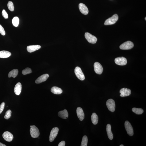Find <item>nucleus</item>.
<instances>
[{
	"label": "nucleus",
	"instance_id": "nucleus-1",
	"mask_svg": "<svg viewBox=\"0 0 146 146\" xmlns=\"http://www.w3.org/2000/svg\"><path fill=\"white\" fill-rule=\"evenodd\" d=\"M118 19V16L117 14H114L111 17L106 19L104 24L106 25H112L115 23Z\"/></svg>",
	"mask_w": 146,
	"mask_h": 146
},
{
	"label": "nucleus",
	"instance_id": "nucleus-2",
	"mask_svg": "<svg viewBox=\"0 0 146 146\" xmlns=\"http://www.w3.org/2000/svg\"><path fill=\"white\" fill-rule=\"evenodd\" d=\"M31 136L33 138H38L40 134L38 128L35 125L32 126L30 130Z\"/></svg>",
	"mask_w": 146,
	"mask_h": 146
},
{
	"label": "nucleus",
	"instance_id": "nucleus-3",
	"mask_svg": "<svg viewBox=\"0 0 146 146\" xmlns=\"http://www.w3.org/2000/svg\"><path fill=\"white\" fill-rule=\"evenodd\" d=\"M85 38L90 43L94 44L96 42L97 40V37L91 34L86 33L85 34Z\"/></svg>",
	"mask_w": 146,
	"mask_h": 146
},
{
	"label": "nucleus",
	"instance_id": "nucleus-4",
	"mask_svg": "<svg viewBox=\"0 0 146 146\" xmlns=\"http://www.w3.org/2000/svg\"><path fill=\"white\" fill-rule=\"evenodd\" d=\"M106 105L108 110L111 112H114L115 110V105L113 100L110 99L107 101Z\"/></svg>",
	"mask_w": 146,
	"mask_h": 146
},
{
	"label": "nucleus",
	"instance_id": "nucleus-5",
	"mask_svg": "<svg viewBox=\"0 0 146 146\" xmlns=\"http://www.w3.org/2000/svg\"><path fill=\"white\" fill-rule=\"evenodd\" d=\"M75 73L77 77L79 80L83 81L85 79V76L83 73L80 67H77L74 70Z\"/></svg>",
	"mask_w": 146,
	"mask_h": 146
},
{
	"label": "nucleus",
	"instance_id": "nucleus-6",
	"mask_svg": "<svg viewBox=\"0 0 146 146\" xmlns=\"http://www.w3.org/2000/svg\"><path fill=\"white\" fill-rule=\"evenodd\" d=\"M134 47V44L130 41H127L122 44L120 46V49L122 50H127L132 49Z\"/></svg>",
	"mask_w": 146,
	"mask_h": 146
},
{
	"label": "nucleus",
	"instance_id": "nucleus-7",
	"mask_svg": "<svg viewBox=\"0 0 146 146\" xmlns=\"http://www.w3.org/2000/svg\"><path fill=\"white\" fill-rule=\"evenodd\" d=\"M125 127L127 134L130 136H133L134 134L133 127L130 123L127 121H126L125 122Z\"/></svg>",
	"mask_w": 146,
	"mask_h": 146
},
{
	"label": "nucleus",
	"instance_id": "nucleus-8",
	"mask_svg": "<svg viewBox=\"0 0 146 146\" xmlns=\"http://www.w3.org/2000/svg\"><path fill=\"white\" fill-rule=\"evenodd\" d=\"M59 131L58 128L57 127L53 128L51 130L49 138L50 142L53 141L57 135Z\"/></svg>",
	"mask_w": 146,
	"mask_h": 146
},
{
	"label": "nucleus",
	"instance_id": "nucleus-9",
	"mask_svg": "<svg viewBox=\"0 0 146 146\" xmlns=\"http://www.w3.org/2000/svg\"><path fill=\"white\" fill-rule=\"evenodd\" d=\"M115 61L117 65H124L127 63V60L124 57H120L116 58Z\"/></svg>",
	"mask_w": 146,
	"mask_h": 146
},
{
	"label": "nucleus",
	"instance_id": "nucleus-10",
	"mask_svg": "<svg viewBox=\"0 0 146 146\" xmlns=\"http://www.w3.org/2000/svg\"><path fill=\"white\" fill-rule=\"evenodd\" d=\"M94 70L97 74H101L102 73L103 69L102 65L98 62H95L94 64Z\"/></svg>",
	"mask_w": 146,
	"mask_h": 146
},
{
	"label": "nucleus",
	"instance_id": "nucleus-11",
	"mask_svg": "<svg viewBox=\"0 0 146 146\" xmlns=\"http://www.w3.org/2000/svg\"><path fill=\"white\" fill-rule=\"evenodd\" d=\"M3 137L5 140L8 142L12 141L14 138L13 135L9 132L7 131L3 133Z\"/></svg>",
	"mask_w": 146,
	"mask_h": 146
},
{
	"label": "nucleus",
	"instance_id": "nucleus-12",
	"mask_svg": "<svg viewBox=\"0 0 146 146\" xmlns=\"http://www.w3.org/2000/svg\"><path fill=\"white\" fill-rule=\"evenodd\" d=\"M79 8L80 12L84 15H86L88 14L89 11L88 8L84 4L80 3L79 4Z\"/></svg>",
	"mask_w": 146,
	"mask_h": 146
},
{
	"label": "nucleus",
	"instance_id": "nucleus-13",
	"mask_svg": "<svg viewBox=\"0 0 146 146\" xmlns=\"http://www.w3.org/2000/svg\"><path fill=\"white\" fill-rule=\"evenodd\" d=\"M121 94L120 96L121 97L127 96L130 95L131 93V90L126 88H122L120 91Z\"/></svg>",
	"mask_w": 146,
	"mask_h": 146
},
{
	"label": "nucleus",
	"instance_id": "nucleus-14",
	"mask_svg": "<svg viewBox=\"0 0 146 146\" xmlns=\"http://www.w3.org/2000/svg\"><path fill=\"white\" fill-rule=\"evenodd\" d=\"M76 113L78 118L80 121H82L84 119L85 115L82 108L80 107L77 108Z\"/></svg>",
	"mask_w": 146,
	"mask_h": 146
},
{
	"label": "nucleus",
	"instance_id": "nucleus-15",
	"mask_svg": "<svg viewBox=\"0 0 146 146\" xmlns=\"http://www.w3.org/2000/svg\"><path fill=\"white\" fill-rule=\"evenodd\" d=\"M49 74H47L42 75L37 78L35 81V82L37 84L43 82L47 80L49 77Z\"/></svg>",
	"mask_w": 146,
	"mask_h": 146
},
{
	"label": "nucleus",
	"instance_id": "nucleus-16",
	"mask_svg": "<svg viewBox=\"0 0 146 146\" xmlns=\"http://www.w3.org/2000/svg\"><path fill=\"white\" fill-rule=\"evenodd\" d=\"M41 46L39 45H31L28 46L27 49L28 52L32 53L40 49Z\"/></svg>",
	"mask_w": 146,
	"mask_h": 146
},
{
	"label": "nucleus",
	"instance_id": "nucleus-17",
	"mask_svg": "<svg viewBox=\"0 0 146 146\" xmlns=\"http://www.w3.org/2000/svg\"><path fill=\"white\" fill-rule=\"evenodd\" d=\"M22 89V85L20 83H17L16 84L14 88V91L15 94L17 95H20Z\"/></svg>",
	"mask_w": 146,
	"mask_h": 146
},
{
	"label": "nucleus",
	"instance_id": "nucleus-18",
	"mask_svg": "<svg viewBox=\"0 0 146 146\" xmlns=\"http://www.w3.org/2000/svg\"><path fill=\"white\" fill-rule=\"evenodd\" d=\"M107 134L108 138L110 140H113V135L111 131V126L110 124H108L106 126V128Z\"/></svg>",
	"mask_w": 146,
	"mask_h": 146
},
{
	"label": "nucleus",
	"instance_id": "nucleus-19",
	"mask_svg": "<svg viewBox=\"0 0 146 146\" xmlns=\"http://www.w3.org/2000/svg\"><path fill=\"white\" fill-rule=\"evenodd\" d=\"M58 115L60 117L64 119H66L68 117V113L66 109L60 111L58 113Z\"/></svg>",
	"mask_w": 146,
	"mask_h": 146
},
{
	"label": "nucleus",
	"instance_id": "nucleus-20",
	"mask_svg": "<svg viewBox=\"0 0 146 146\" xmlns=\"http://www.w3.org/2000/svg\"><path fill=\"white\" fill-rule=\"evenodd\" d=\"M11 55V53L9 51H0V58H6L9 57Z\"/></svg>",
	"mask_w": 146,
	"mask_h": 146
},
{
	"label": "nucleus",
	"instance_id": "nucleus-21",
	"mask_svg": "<svg viewBox=\"0 0 146 146\" xmlns=\"http://www.w3.org/2000/svg\"><path fill=\"white\" fill-rule=\"evenodd\" d=\"M51 92L52 93L57 94H61L63 92V90L61 88L58 87L54 86L51 88Z\"/></svg>",
	"mask_w": 146,
	"mask_h": 146
},
{
	"label": "nucleus",
	"instance_id": "nucleus-22",
	"mask_svg": "<svg viewBox=\"0 0 146 146\" xmlns=\"http://www.w3.org/2000/svg\"><path fill=\"white\" fill-rule=\"evenodd\" d=\"M91 118L92 122L94 125H96L97 124L98 121V117L96 114L95 113H92Z\"/></svg>",
	"mask_w": 146,
	"mask_h": 146
},
{
	"label": "nucleus",
	"instance_id": "nucleus-23",
	"mask_svg": "<svg viewBox=\"0 0 146 146\" xmlns=\"http://www.w3.org/2000/svg\"><path fill=\"white\" fill-rule=\"evenodd\" d=\"M18 70L17 69H15L11 71L9 73L8 77L9 78L12 77L15 78L18 74Z\"/></svg>",
	"mask_w": 146,
	"mask_h": 146
},
{
	"label": "nucleus",
	"instance_id": "nucleus-24",
	"mask_svg": "<svg viewBox=\"0 0 146 146\" xmlns=\"http://www.w3.org/2000/svg\"><path fill=\"white\" fill-rule=\"evenodd\" d=\"M132 111L133 112L137 114V115L142 114L143 113V110L141 108H133L132 109Z\"/></svg>",
	"mask_w": 146,
	"mask_h": 146
},
{
	"label": "nucleus",
	"instance_id": "nucleus-25",
	"mask_svg": "<svg viewBox=\"0 0 146 146\" xmlns=\"http://www.w3.org/2000/svg\"><path fill=\"white\" fill-rule=\"evenodd\" d=\"M19 19L18 17H15L13 18L12 21V24L14 26L17 27L19 24Z\"/></svg>",
	"mask_w": 146,
	"mask_h": 146
},
{
	"label": "nucleus",
	"instance_id": "nucleus-26",
	"mask_svg": "<svg viewBox=\"0 0 146 146\" xmlns=\"http://www.w3.org/2000/svg\"><path fill=\"white\" fill-rule=\"evenodd\" d=\"M88 142V138L86 136H83L81 146H87Z\"/></svg>",
	"mask_w": 146,
	"mask_h": 146
},
{
	"label": "nucleus",
	"instance_id": "nucleus-27",
	"mask_svg": "<svg viewBox=\"0 0 146 146\" xmlns=\"http://www.w3.org/2000/svg\"><path fill=\"white\" fill-rule=\"evenodd\" d=\"M32 72V70L31 68L27 67L22 71V73L24 75L31 73Z\"/></svg>",
	"mask_w": 146,
	"mask_h": 146
},
{
	"label": "nucleus",
	"instance_id": "nucleus-28",
	"mask_svg": "<svg viewBox=\"0 0 146 146\" xmlns=\"http://www.w3.org/2000/svg\"><path fill=\"white\" fill-rule=\"evenodd\" d=\"M8 8L9 10L10 11H13L14 9V6L13 3L12 1H9L8 4Z\"/></svg>",
	"mask_w": 146,
	"mask_h": 146
},
{
	"label": "nucleus",
	"instance_id": "nucleus-29",
	"mask_svg": "<svg viewBox=\"0 0 146 146\" xmlns=\"http://www.w3.org/2000/svg\"><path fill=\"white\" fill-rule=\"evenodd\" d=\"M12 112L10 110H8L7 111L4 116V118L7 119V120H8L9 118H10L11 116Z\"/></svg>",
	"mask_w": 146,
	"mask_h": 146
},
{
	"label": "nucleus",
	"instance_id": "nucleus-30",
	"mask_svg": "<svg viewBox=\"0 0 146 146\" xmlns=\"http://www.w3.org/2000/svg\"><path fill=\"white\" fill-rule=\"evenodd\" d=\"M0 33L3 36H4L6 35V32L4 28L0 24Z\"/></svg>",
	"mask_w": 146,
	"mask_h": 146
},
{
	"label": "nucleus",
	"instance_id": "nucleus-31",
	"mask_svg": "<svg viewBox=\"0 0 146 146\" xmlns=\"http://www.w3.org/2000/svg\"><path fill=\"white\" fill-rule=\"evenodd\" d=\"M2 15L3 16L5 19H8V15L7 14L6 10H3L2 12Z\"/></svg>",
	"mask_w": 146,
	"mask_h": 146
},
{
	"label": "nucleus",
	"instance_id": "nucleus-32",
	"mask_svg": "<svg viewBox=\"0 0 146 146\" xmlns=\"http://www.w3.org/2000/svg\"><path fill=\"white\" fill-rule=\"evenodd\" d=\"M5 105V103L3 102L2 103L0 106V114L2 113L4 109Z\"/></svg>",
	"mask_w": 146,
	"mask_h": 146
},
{
	"label": "nucleus",
	"instance_id": "nucleus-33",
	"mask_svg": "<svg viewBox=\"0 0 146 146\" xmlns=\"http://www.w3.org/2000/svg\"><path fill=\"white\" fill-rule=\"evenodd\" d=\"M65 141H62L58 144V146H65Z\"/></svg>",
	"mask_w": 146,
	"mask_h": 146
},
{
	"label": "nucleus",
	"instance_id": "nucleus-34",
	"mask_svg": "<svg viewBox=\"0 0 146 146\" xmlns=\"http://www.w3.org/2000/svg\"><path fill=\"white\" fill-rule=\"evenodd\" d=\"M6 145L2 143H0V146H6Z\"/></svg>",
	"mask_w": 146,
	"mask_h": 146
},
{
	"label": "nucleus",
	"instance_id": "nucleus-35",
	"mask_svg": "<svg viewBox=\"0 0 146 146\" xmlns=\"http://www.w3.org/2000/svg\"><path fill=\"white\" fill-rule=\"evenodd\" d=\"M120 146H124V145H121Z\"/></svg>",
	"mask_w": 146,
	"mask_h": 146
},
{
	"label": "nucleus",
	"instance_id": "nucleus-36",
	"mask_svg": "<svg viewBox=\"0 0 146 146\" xmlns=\"http://www.w3.org/2000/svg\"><path fill=\"white\" fill-rule=\"evenodd\" d=\"M145 20H146V17H145Z\"/></svg>",
	"mask_w": 146,
	"mask_h": 146
},
{
	"label": "nucleus",
	"instance_id": "nucleus-37",
	"mask_svg": "<svg viewBox=\"0 0 146 146\" xmlns=\"http://www.w3.org/2000/svg\"><path fill=\"white\" fill-rule=\"evenodd\" d=\"M32 126L31 125V126H30V127H32Z\"/></svg>",
	"mask_w": 146,
	"mask_h": 146
}]
</instances>
